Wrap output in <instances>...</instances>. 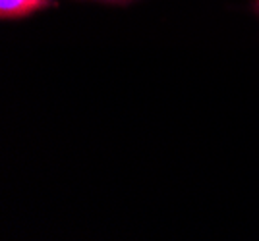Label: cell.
Wrapping results in <instances>:
<instances>
[{"instance_id": "cell-1", "label": "cell", "mask_w": 259, "mask_h": 241, "mask_svg": "<svg viewBox=\"0 0 259 241\" xmlns=\"http://www.w3.org/2000/svg\"><path fill=\"white\" fill-rule=\"evenodd\" d=\"M51 6V0H0V18L18 20Z\"/></svg>"}, {"instance_id": "cell-2", "label": "cell", "mask_w": 259, "mask_h": 241, "mask_svg": "<svg viewBox=\"0 0 259 241\" xmlns=\"http://www.w3.org/2000/svg\"><path fill=\"white\" fill-rule=\"evenodd\" d=\"M97 2H107V4H130L132 0H97Z\"/></svg>"}, {"instance_id": "cell-3", "label": "cell", "mask_w": 259, "mask_h": 241, "mask_svg": "<svg viewBox=\"0 0 259 241\" xmlns=\"http://www.w3.org/2000/svg\"><path fill=\"white\" fill-rule=\"evenodd\" d=\"M257 6H259V0H257Z\"/></svg>"}]
</instances>
